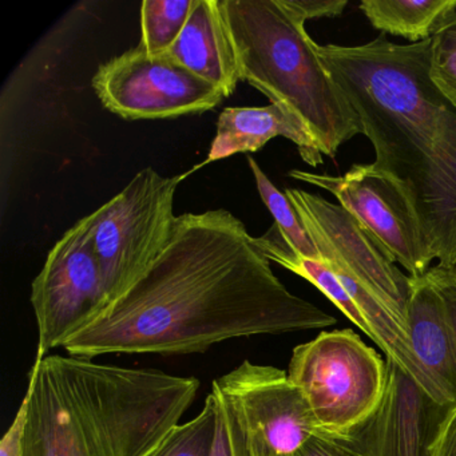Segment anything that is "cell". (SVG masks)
<instances>
[{
	"label": "cell",
	"mask_w": 456,
	"mask_h": 456,
	"mask_svg": "<svg viewBox=\"0 0 456 456\" xmlns=\"http://www.w3.org/2000/svg\"><path fill=\"white\" fill-rule=\"evenodd\" d=\"M322 261L343 266L388 309L407 335L411 277L403 273L384 245L352 215L319 194L285 189ZM408 338V336H407Z\"/></svg>",
	"instance_id": "9c48e42d"
},
{
	"label": "cell",
	"mask_w": 456,
	"mask_h": 456,
	"mask_svg": "<svg viewBox=\"0 0 456 456\" xmlns=\"http://www.w3.org/2000/svg\"><path fill=\"white\" fill-rule=\"evenodd\" d=\"M38 322V354L63 344L110 304L93 242L89 216L69 229L31 285Z\"/></svg>",
	"instance_id": "52a82bcc"
},
{
	"label": "cell",
	"mask_w": 456,
	"mask_h": 456,
	"mask_svg": "<svg viewBox=\"0 0 456 456\" xmlns=\"http://www.w3.org/2000/svg\"><path fill=\"white\" fill-rule=\"evenodd\" d=\"M196 0H145L141 6L142 38L149 54H165L183 33Z\"/></svg>",
	"instance_id": "ac0fdd59"
},
{
	"label": "cell",
	"mask_w": 456,
	"mask_h": 456,
	"mask_svg": "<svg viewBox=\"0 0 456 456\" xmlns=\"http://www.w3.org/2000/svg\"><path fill=\"white\" fill-rule=\"evenodd\" d=\"M258 193L263 199L264 204L268 208L274 218V225L279 228L280 233L284 237L287 244L298 255L311 260L322 261L319 250L314 247V241L309 237L308 232L304 228L297 212L293 208L292 202L287 194L280 191L269 180L268 175L261 170L260 165L255 159H248Z\"/></svg>",
	"instance_id": "d6986e66"
},
{
	"label": "cell",
	"mask_w": 456,
	"mask_h": 456,
	"mask_svg": "<svg viewBox=\"0 0 456 456\" xmlns=\"http://www.w3.org/2000/svg\"><path fill=\"white\" fill-rule=\"evenodd\" d=\"M434 456H456V404L440 431Z\"/></svg>",
	"instance_id": "484cf974"
},
{
	"label": "cell",
	"mask_w": 456,
	"mask_h": 456,
	"mask_svg": "<svg viewBox=\"0 0 456 456\" xmlns=\"http://www.w3.org/2000/svg\"><path fill=\"white\" fill-rule=\"evenodd\" d=\"M282 4L305 23L317 18H333L343 14L348 0H281Z\"/></svg>",
	"instance_id": "cb8c5ba5"
},
{
	"label": "cell",
	"mask_w": 456,
	"mask_h": 456,
	"mask_svg": "<svg viewBox=\"0 0 456 456\" xmlns=\"http://www.w3.org/2000/svg\"><path fill=\"white\" fill-rule=\"evenodd\" d=\"M165 54L218 87L225 97L241 81L236 50L220 0H196L183 33Z\"/></svg>",
	"instance_id": "5bb4252c"
},
{
	"label": "cell",
	"mask_w": 456,
	"mask_h": 456,
	"mask_svg": "<svg viewBox=\"0 0 456 456\" xmlns=\"http://www.w3.org/2000/svg\"><path fill=\"white\" fill-rule=\"evenodd\" d=\"M288 378L303 391L320 428L341 434L375 412L387 362L354 330H335L293 349Z\"/></svg>",
	"instance_id": "8992f818"
},
{
	"label": "cell",
	"mask_w": 456,
	"mask_h": 456,
	"mask_svg": "<svg viewBox=\"0 0 456 456\" xmlns=\"http://www.w3.org/2000/svg\"><path fill=\"white\" fill-rule=\"evenodd\" d=\"M93 89L102 105L125 119H165L199 114L220 105L225 94L167 54L138 45L103 63Z\"/></svg>",
	"instance_id": "ba28073f"
},
{
	"label": "cell",
	"mask_w": 456,
	"mask_h": 456,
	"mask_svg": "<svg viewBox=\"0 0 456 456\" xmlns=\"http://www.w3.org/2000/svg\"><path fill=\"white\" fill-rule=\"evenodd\" d=\"M217 432V404L213 392L208 395L201 412L170 429L148 456H212Z\"/></svg>",
	"instance_id": "ffe728a7"
},
{
	"label": "cell",
	"mask_w": 456,
	"mask_h": 456,
	"mask_svg": "<svg viewBox=\"0 0 456 456\" xmlns=\"http://www.w3.org/2000/svg\"><path fill=\"white\" fill-rule=\"evenodd\" d=\"M256 244L269 260L314 284L322 295L327 296L356 327H359L370 338V330L362 317V312L357 308L356 304L354 303L351 296L341 284L338 274L332 271L330 266L322 261L311 260V258L296 253L287 244L274 224L264 236L256 239Z\"/></svg>",
	"instance_id": "e0dca14e"
},
{
	"label": "cell",
	"mask_w": 456,
	"mask_h": 456,
	"mask_svg": "<svg viewBox=\"0 0 456 456\" xmlns=\"http://www.w3.org/2000/svg\"><path fill=\"white\" fill-rule=\"evenodd\" d=\"M185 175L162 177L153 167L89 216L109 300L124 295L157 260L175 228V196Z\"/></svg>",
	"instance_id": "5b68a950"
},
{
	"label": "cell",
	"mask_w": 456,
	"mask_h": 456,
	"mask_svg": "<svg viewBox=\"0 0 456 456\" xmlns=\"http://www.w3.org/2000/svg\"><path fill=\"white\" fill-rule=\"evenodd\" d=\"M240 79L297 114L325 156L362 134L359 117L317 54V44L281 0H220Z\"/></svg>",
	"instance_id": "277c9868"
},
{
	"label": "cell",
	"mask_w": 456,
	"mask_h": 456,
	"mask_svg": "<svg viewBox=\"0 0 456 456\" xmlns=\"http://www.w3.org/2000/svg\"><path fill=\"white\" fill-rule=\"evenodd\" d=\"M424 276L439 293L456 338V265L444 266L437 264L431 266Z\"/></svg>",
	"instance_id": "603a6c76"
},
{
	"label": "cell",
	"mask_w": 456,
	"mask_h": 456,
	"mask_svg": "<svg viewBox=\"0 0 456 456\" xmlns=\"http://www.w3.org/2000/svg\"><path fill=\"white\" fill-rule=\"evenodd\" d=\"M293 295L247 226L225 209L177 216L148 271L62 348L70 356L193 354L224 340L332 327Z\"/></svg>",
	"instance_id": "6da1fadb"
},
{
	"label": "cell",
	"mask_w": 456,
	"mask_h": 456,
	"mask_svg": "<svg viewBox=\"0 0 456 456\" xmlns=\"http://www.w3.org/2000/svg\"><path fill=\"white\" fill-rule=\"evenodd\" d=\"M212 392L217 404V432L212 456H252L236 405L220 391L215 381Z\"/></svg>",
	"instance_id": "44dd1931"
},
{
	"label": "cell",
	"mask_w": 456,
	"mask_h": 456,
	"mask_svg": "<svg viewBox=\"0 0 456 456\" xmlns=\"http://www.w3.org/2000/svg\"><path fill=\"white\" fill-rule=\"evenodd\" d=\"M293 180L330 191L391 253L411 277L431 268L434 253L404 189L375 164L354 165L346 175L290 170Z\"/></svg>",
	"instance_id": "30bf717a"
},
{
	"label": "cell",
	"mask_w": 456,
	"mask_h": 456,
	"mask_svg": "<svg viewBox=\"0 0 456 456\" xmlns=\"http://www.w3.org/2000/svg\"><path fill=\"white\" fill-rule=\"evenodd\" d=\"M383 397L375 412L354 427L367 456H434L440 431L455 404L435 400L395 360L386 357Z\"/></svg>",
	"instance_id": "7c38bea8"
},
{
	"label": "cell",
	"mask_w": 456,
	"mask_h": 456,
	"mask_svg": "<svg viewBox=\"0 0 456 456\" xmlns=\"http://www.w3.org/2000/svg\"><path fill=\"white\" fill-rule=\"evenodd\" d=\"M442 23H443V25L447 26L448 28H451V30L455 31V33H456V28H452V26H451L450 23L447 22V20H443Z\"/></svg>",
	"instance_id": "4316f807"
},
{
	"label": "cell",
	"mask_w": 456,
	"mask_h": 456,
	"mask_svg": "<svg viewBox=\"0 0 456 456\" xmlns=\"http://www.w3.org/2000/svg\"><path fill=\"white\" fill-rule=\"evenodd\" d=\"M379 169L404 189L439 265H456V105L431 77L432 39L317 45Z\"/></svg>",
	"instance_id": "7a4b0ae2"
},
{
	"label": "cell",
	"mask_w": 456,
	"mask_h": 456,
	"mask_svg": "<svg viewBox=\"0 0 456 456\" xmlns=\"http://www.w3.org/2000/svg\"><path fill=\"white\" fill-rule=\"evenodd\" d=\"M215 383L239 410L252 456H292L327 432L285 370L245 360Z\"/></svg>",
	"instance_id": "8fae6325"
},
{
	"label": "cell",
	"mask_w": 456,
	"mask_h": 456,
	"mask_svg": "<svg viewBox=\"0 0 456 456\" xmlns=\"http://www.w3.org/2000/svg\"><path fill=\"white\" fill-rule=\"evenodd\" d=\"M411 277V276H410ZM407 336L416 359L456 403V338L439 293L427 277H411Z\"/></svg>",
	"instance_id": "9a60e30c"
},
{
	"label": "cell",
	"mask_w": 456,
	"mask_h": 456,
	"mask_svg": "<svg viewBox=\"0 0 456 456\" xmlns=\"http://www.w3.org/2000/svg\"><path fill=\"white\" fill-rule=\"evenodd\" d=\"M360 10L373 28L411 44L431 39L437 26L456 12V0H362Z\"/></svg>",
	"instance_id": "2e32d148"
},
{
	"label": "cell",
	"mask_w": 456,
	"mask_h": 456,
	"mask_svg": "<svg viewBox=\"0 0 456 456\" xmlns=\"http://www.w3.org/2000/svg\"><path fill=\"white\" fill-rule=\"evenodd\" d=\"M28 396L26 395L17 416L0 442V456H23L26 420H28Z\"/></svg>",
	"instance_id": "d4e9b609"
},
{
	"label": "cell",
	"mask_w": 456,
	"mask_h": 456,
	"mask_svg": "<svg viewBox=\"0 0 456 456\" xmlns=\"http://www.w3.org/2000/svg\"><path fill=\"white\" fill-rule=\"evenodd\" d=\"M200 380L78 356H37L23 456H148L180 424Z\"/></svg>",
	"instance_id": "3957f363"
},
{
	"label": "cell",
	"mask_w": 456,
	"mask_h": 456,
	"mask_svg": "<svg viewBox=\"0 0 456 456\" xmlns=\"http://www.w3.org/2000/svg\"><path fill=\"white\" fill-rule=\"evenodd\" d=\"M292 456H367L354 428L341 434L322 432L312 436Z\"/></svg>",
	"instance_id": "7402d4cb"
},
{
	"label": "cell",
	"mask_w": 456,
	"mask_h": 456,
	"mask_svg": "<svg viewBox=\"0 0 456 456\" xmlns=\"http://www.w3.org/2000/svg\"><path fill=\"white\" fill-rule=\"evenodd\" d=\"M276 137L297 146L309 167L322 164V153L305 122L284 106L271 103L264 108H226L218 117L217 134L210 146L209 162L239 153H255Z\"/></svg>",
	"instance_id": "4fadbf2b"
}]
</instances>
